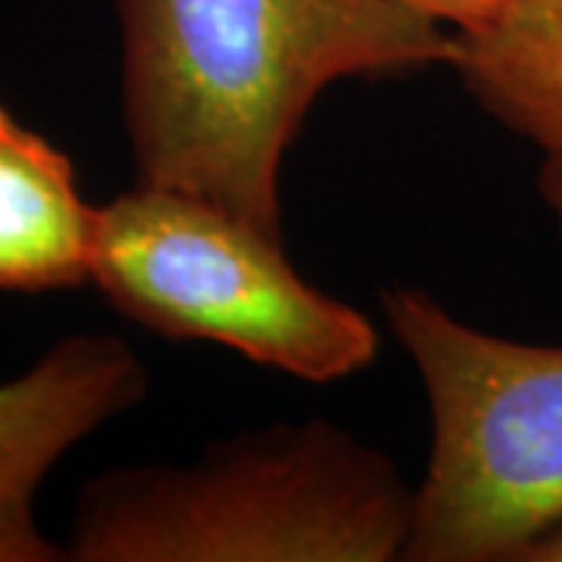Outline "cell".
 I'll use <instances>...</instances> for the list:
<instances>
[{"label": "cell", "mask_w": 562, "mask_h": 562, "mask_svg": "<svg viewBox=\"0 0 562 562\" xmlns=\"http://www.w3.org/2000/svg\"><path fill=\"white\" fill-rule=\"evenodd\" d=\"M382 313L431 422L403 562H522L562 525V344L482 331L409 284Z\"/></svg>", "instance_id": "3957f363"}, {"label": "cell", "mask_w": 562, "mask_h": 562, "mask_svg": "<svg viewBox=\"0 0 562 562\" xmlns=\"http://www.w3.org/2000/svg\"><path fill=\"white\" fill-rule=\"evenodd\" d=\"M150 372L113 331L50 344L0 382V506H29L50 469L106 422L144 403Z\"/></svg>", "instance_id": "5b68a950"}, {"label": "cell", "mask_w": 562, "mask_h": 562, "mask_svg": "<svg viewBox=\"0 0 562 562\" xmlns=\"http://www.w3.org/2000/svg\"><path fill=\"white\" fill-rule=\"evenodd\" d=\"M413 519L416 484L382 447L297 419L88 479L63 547L72 562H394Z\"/></svg>", "instance_id": "7a4b0ae2"}, {"label": "cell", "mask_w": 562, "mask_h": 562, "mask_svg": "<svg viewBox=\"0 0 562 562\" xmlns=\"http://www.w3.org/2000/svg\"><path fill=\"white\" fill-rule=\"evenodd\" d=\"M401 3L416 7L425 16L450 25L453 32H469L494 20L513 0H401Z\"/></svg>", "instance_id": "9c48e42d"}, {"label": "cell", "mask_w": 562, "mask_h": 562, "mask_svg": "<svg viewBox=\"0 0 562 562\" xmlns=\"http://www.w3.org/2000/svg\"><path fill=\"white\" fill-rule=\"evenodd\" d=\"M66 547L54 543L38 528L29 506H0V562H60Z\"/></svg>", "instance_id": "ba28073f"}, {"label": "cell", "mask_w": 562, "mask_h": 562, "mask_svg": "<svg viewBox=\"0 0 562 562\" xmlns=\"http://www.w3.org/2000/svg\"><path fill=\"white\" fill-rule=\"evenodd\" d=\"M522 562H562V525L553 528L547 538L535 543L528 553H525Z\"/></svg>", "instance_id": "30bf717a"}, {"label": "cell", "mask_w": 562, "mask_h": 562, "mask_svg": "<svg viewBox=\"0 0 562 562\" xmlns=\"http://www.w3.org/2000/svg\"><path fill=\"white\" fill-rule=\"evenodd\" d=\"M91 284L147 331L303 382L350 379L379 353L375 322L303 279L281 238L172 188L135 184L98 206Z\"/></svg>", "instance_id": "277c9868"}, {"label": "cell", "mask_w": 562, "mask_h": 562, "mask_svg": "<svg viewBox=\"0 0 562 562\" xmlns=\"http://www.w3.org/2000/svg\"><path fill=\"white\" fill-rule=\"evenodd\" d=\"M138 184L284 241V157L325 88L453 63L457 32L401 0H116Z\"/></svg>", "instance_id": "6da1fadb"}, {"label": "cell", "mask_w": 562, "mask_h": 562, "mask_svg": "<svg viewBox=\"0 0 562 562\" xmlns=\"http://www.w3.org/2000/svg\"><path fill=\"white\" fill-rule=\"evenodd\" d=\"M98 206L57 144L0 103V291H66L91 281Z\"/></svg>", "instance_id": "52a82bcc"}, {"label": "cell", "mask_w": 562, "mask_h": 562, "mask_svg": "<svg viewBox=\"0 0 562 562\" xmlns=\"http://www.w3.org/2000/svg\"><path fill=\"white\" fill-rule=\"evenodd\" d=\"M484 116L538 157V191L562 238V0H513L457 32L450 63Z\"/></svg>", "instance_id": "8992f818"}]
</instances>
